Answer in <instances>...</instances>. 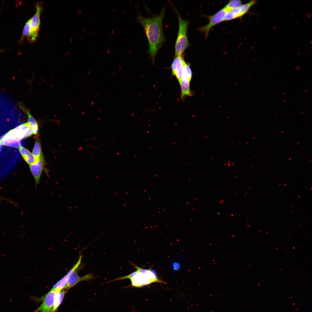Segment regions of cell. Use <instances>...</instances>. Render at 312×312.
Instances as JSON below:
<instances>
[{
  "label": "cell",
  "instance_id": "6da1fadb",
  "mask_svg": "<svg viewBox=\"0 0 312 312\" xmlns=\"http://www.w3.org/2000/svg\"><path fill=\"white\" fill-rule=\"evenodd\" d=\"M165 13V7L156 16L145 17L140 14L137 17L145 32L148 43V53L153 62L156 54L165 41L162 27Z\"/></svg>",
  "mask_w": 312,
  "mask_h": 312
},
{
  "label": "cell",
  "instance_id": "7a4b0ae2",
  "mask_svg": "<svg viewBox=\"0 0 312 312\" xmlns=\"http://www.w3.org/2000/svg\"><path fill=\"white\" fill-rule=\"evenodd\" d=\"M134 267L136 269L135 271L109 282L129 279L130 280L131 285L136 287H140L155 282L164 283L159 278L154 271L150 269H142L136 265H134Z\"/></svg>",
  "mask_w": 312,
  "mask_h": 312
},
{
  "label": "cell",
  "instance_id": "3957f363",
  "mask_svg": "<svg viewBox=\"0 0 312 312\" xmlns=\"http://www.w3.org/2000/svg\"><path fill=\"white\" fill-rule=\"evenodd\" d=\"M178 18L179 30L175 45V56L183 55L185 51L190 46L187 35L189 21L183 19L175 9Z\"/></svg>",
  "mask_w": 312,
  "mask_h": 312
},
{
  "label": "cell",
  "instance_id": "277c9868",
  "mask_svg": "<svg viewBox=\"0 0 312 312\" xmlns=\"http://www.w3.org/2000/svg\"><path fill=\"white\" fill-rule=\"evenodd\" d=\"M33 134L27 122L21 124L10 130L2 138L20 140L31 136Z\"/></svg>",
  "mask_w": 312,
  "mask_h": 312
},
{
  "label": "cell",
  "instance_id": "5b68a950",
  "mask_svg": "<svg viewBox=\"0 0 312 312\" xmlns=\"http://www.w3.org/2000/svg\"><path fill=\"white\" fill-rule=\"evenodd\" d=\"M229 10L224 7L212 15L206 16L209 19V23L199 28V31L204 33L205 38L207 37L211 29L216 25L224 21L226 14Z\"/></svg>",
  "mask_w": 312,
  "mask_h": 312
},
{
  "label": "cell",
  "instance_id": "8992f818",
  "mask_svg": "<svg viewBox=\"0 0 312 312\" xmlns=\"http://www.w3.org/2000/svg\"><path fill=\"white\" fill-rule=\"evenodd\" d=\"M57 291L50 290L44 296L40 298H34L36 302L43 300L41 304L34 312H50L53 307Z\"/></svg>",
  "mask_w": 312,
  "mask_h": 312
},
{
  "label": "cell",
  "instance_id": "52a82bcc",
  "mask_svg": "<svg viewBox=\"0 0 312 312\" xmlns=\"http://www.w3.org/2000/svg\"><path fill=\"white\" fill-rule=\"evenodd\" d=\"M42 10L41 5L40 3H37L36 6V12L33 16L29 19L30 34L28 39L31 42L35 41L37 37L39 30L40 14Z\"/></svg>",
  "mask_w": 312,
  "mask_h": 312
},
{
  "label": "cell",
  "instance_id": "ba28073f",
  "mask_svg": "<svg viewBox=\"0 0 312 312\" xmlns=\"http://www.w3.org/2000/svg\"><path fill=\"white\" fill-rule=\"evenodd\" d=\"M82 257L83 256L82 255H80L75 264L63 278L53 286L51 290L60 291L63 289L66 288L68 282L71 275L79 267L81 263Z\"/></svg>",
  "mask_w": 312,
  "mask_h": 312
},
{
  "label": "cell",
  "instance_id": "9c48e42d",
  "mask_svg": "<svg viewBox=\"0 0 312 312\" xmlns=\"http://www.w3.org/2000/svg\"><path fill=\"white\" fill-rule=\"evenodd\" d=\"M183 55L175 56L171 65L172 75L175 76L179 84L183 76L184 59Z\"/></svg>",
  "mask_w": 312,
  "mask_h": 312
},
{
  "label": "cell",
  "instance_id": "30bf717a",
  "mask_svg": "<svg viewBox=\"0 0 312 312\" xmlns=\"http://www.w3.org/2000/svg\"><path fill=\"white\" fill-rule=\"evenodd\" d=\"M44 166V155L36 162L29 165L31 172L34 177L35 187L40 183V179Z\"/></svg>",
  "mask_w": 312,
  "mask_h": 312
},
{
  "label": "cell",
  "instance_id": "8fae6325",
  "mask_svg": "<svg viewBox=\"0 0 312 312\" xmlns=\"http://www.w3.org/2000/svg\"><path fill=\"white\" fill-rule=\"evenodd\" d=\"M80 268L79 267L77 269L70 277L66 288L67 290L74 287L81 281H88L94 279V277L92 273L83 276H79L78 273Z\"/></svg>",
  "mask_w": 312,
  "mask_h": 312
},
{
  "label": "cell",
  "instance_id": "7c38bea8",
  "mask_svg": "<svg viewBox=\"0 0 312 312\" xmlns=\"http://www.w3.org/2000/svg\"><path fill=\"white\" fill-rule=\"evenodd\" d=\"M19 105L21 108L26 113L27 116L28 122L31 128L33 134L35 135L37 134L38 132V127L36 120L31 115L28 110L22 104L20 103Z\"/></svg>",
  "mask_w": 312,
  "mask_h": 312
},
{
  "label": "cell",
  "instance_id": "4fadbf2b",
  "mask_svg": "<svg viewBox=\"0 0 312 312\" xmlns=\"http://www.w3.org/2000/svg\"><path fill=\"white\" fill-rule=\"evenodd\" d=\"M19 149L23 159L29 165L31 164L38 161L32 153L22 146L21 145L20 146Z\"/></svg>",
  "mask_w": 312,
  "mask_h": 312
},
{
  "label": "cell",
  "instance_id": "5bb4252c",
  "mask_svg": "<svg viewBox=\"0 0 312 312\" xmlns=\"http://www.w3.org/2000/svg\"><path fill=\"white\" fill-rule=\"evenodd\" d=\"M32 153L37 160H38L40 157L43 155L38 135H37L35 137V142Z\"/></svg>",
  "mask_w": 312,
  "mask_h": 312
},
{
  "label": "cell",
  "instance_id": "9a60e30c",
  "mask_svg": "<svg viewBox=\"0 0 312 312\" xmlns=\"http://www.w3.org/2000/svg\"><path fill=\"white\" fill-rule=\"evenodd\" d=\"M67 290L64 289L60 291H57L55 297L53 306L50 312H56L58 308L62 303L64 295Z\"/></svg>",
  "mask_w": 312,
  "mask_h": 312
},
{
  "label": "cell",
  "instance_id": "2e32d148",
  "mask_svg": "<svg viewBox=\"0 0 312 312\" xmlns=\"http://www.w3.org/2000/svg\"><path fill=\"white\" fill-rule=\"evenodd\" d=\"M239 7L229 10L226 14L224 21H227L241 17L243 16Z\"/></svg>",
  "mask_w": 312,
  "mask_h": 312
},
{
  "label": "cell",
  "instance_id": "e0dca14e",
  "mask_svg": "<svg viewBox=\"0 0 312 312\" xmlns=\"http://www.w3.org/2000/svg\"><path fill=\"white\" fill-rule=\"evenodd\" d=\"M181 88V98L183 99L185 96H191L190 89V82L182 80L180 84Z\"/></svg>",
  "mask_w": 312,
  "mask_h": 312
},
{
  "label": "cell",
  "instance_id": "ac0fdd59",
  "mask_svg": "<svg viewBox=\"0 0 312 312\" xmlns=\"http://www.w3.org/2000/svg\"><path fill=\"white\" fill-rule=\"evenodd\" d=\"M192 73L190 65L184 61L183 64V70L182 80L190 81Z\"/></svg>",
  "mask_w": 312,
  "mask_h": 312
},
{
  "label": "cell",
  "instance_id": "d6986e66",
  "mask_svg": "<svg viewBox=\"0 0 312 312\" xmlns=\"http://www.w3.org/2000/svg\"><path fill=\"white\" fill-rule=\"evenodd\" d=\"M0 145L10 146L19 148L21 145L20 140L10 139H3L0 140Z\"/></svg>",
  "mask_w": 312,
  "mask_h": 312
},
{
  "label": "cell",
  "instance_id": "ffe728a7",
  "mask_svg": "<svg viewBox=\"0 0 312 312\" xmlns=\"http://www.w3.org/2000/svg\"><path fill=\"white\" fill-rule=\"evenodd\" d=\"M242 5L240 0H233L230 1L225 7L229 10L239 7Z\"/></svg>",
  "mask_w": 312,
  "mask_h": 312
},
{
  "label": "cell",
  "instance_id": "44dd1931",
  "mask_svg": "<svg viewBox=\"0 0 312 312\" xmlns=\"http://www.w3.org/2000/svg\"><path fill=\"white\" fill-rule=\"evenodd\" d=\"M30 34V28L29 19L25 23L24 26L21 36V39H23L25 37H27V39H28L29 36Z\"/></svg>",
  "mask_w": 312,
  "mask_h": 312
},
{
  "label": "cell",
  "instance_id": "7402d4cb",
  "mask_svg": "<svg viewBox=\"0 0 312 312\" xmlns=\"http://www.w3.org/2000/svg\"><path fill=\"white\" fill-rule=\"evenodd\" d=\"M0 200H6V199H5V198H2V197H0Z\"/></svg>",
  "mask_w": 312,
  "mask_h": 312
},
{
  "label": "cell",
  "instance_id": "603a6c76",
  "mask_svg": "<svg viewBox=\"0 0 312 312\" xmlns=\"http://www.w3.org/2000/svg\"><path fill=\"white\" fill-rule=\"evenodd\" d=\"M1 51H0V52Z\"/></svg>",
  "mask_w": 312,
  "mask_h": 312
}]
</instances>
